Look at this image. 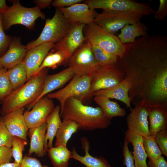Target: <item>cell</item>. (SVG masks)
<instances>
[{"label": "cell", "mask_w": 167, "mask_h": 167, "mask_svg": "<svg viewBox=\"0 0 167 167\" xmlns=\"http://www.w3.org/2000/svg\"><path fill=\"white\" fill-rule=\"evenodd\" d=\"M60 115L63 119H68L78 125L79 130L92 131L105 129L111 124L101 109L84 104L81 101L71 97L65 102Z\"/></svg>", "instance_id": "1"}, {"label": "cell", "mask_w": 167, "mask_h": 167, "mask_svg": "<svg viewBox=\"0 0 167 167\" xmlns=\"http://www.w3.org/2000/svg\"><path fill=\"white\" fill-rule=\"evenodd\" d=\"M48 68L42 70L19 88L13 90L2 102L0 113L3 116L27 106L28 110L40 96Z\"/></svg>", "instance_id": "2"}, {"label": "cell", "mask_w": 167, "mask_h": 167, "mask_svg": "<svg viewBox=\"0 0 167 167\" xmlns=\"http://www.w3.org/2000/svg\"><path fill=\"white\" fill-rule=\"evenodd\" d=\"M83 33L86 40L106 51L121 58L125 51V46L118 36L111 34L94 23L86 25Z\"/></svg>", "instance_id": "3"}, {"label": "cell", "mask_w": 167, "mask_h": 167, "mask_svg": "<svg viewBox=\"0 0 167 167\" xmlns=\"http://www.w3.org/2000/svg\"><path fill=\"white\" fill-rule=\"evenodd\" d=\"M11 2L12 6H8L2 14V23L5 30L17 24L22 25L31 29L33 28L35 21L38 18L45 19V15L36 6L27 8L21 5L19 0Z\"/></svg>", "instance_id": "4"}, {"label": "cell", "mask_w": 167, "mask_h": 167, "mask_svg": "<svg viewBox=\"0 0 167 167\" xmlns=\"http://www.w3.org/2000/svg\"><path fill=\"white\" fill-rule=\"evenodd\" d=\"M91 75H75L63 88L49 93L46 96L50 99H56L59 101L60 111L66 101L70 98L77 99L85 104L93 97L90 92Z\"/></svg>", "instance_id": "5"}, {"label": "cell", "mask_w": 167, "mask_h": 167, "mask_svg": "<svg viewBox=\"0 0 167 167\" xmlns=\"http://www.w3.org/2000/svg\"><path fill=\"white\" fill-rule=\"evenodd\" d=\"M70 25L59 9L56 8L53 17L46 19L45 26L38 38L26 45L28 50L43 43L57 42L65 35Z\"/></svg>", "instance_id": "6"}, {"label": "cell", "mask_w": 167, "mask_h": 167, "mask_svg": "<svg viewBox=\"0 0 167 167\" xmlns=\"http://www.w3.org/2000/svg\"><path fill=\"white\" fill-rule=\"evenodd\" d=\"M143 16L135 13L103 10L101 13L97 14L93 22L114 34L125 25L134 24Z\"/></svg>", "instance_id": "7"}, {"label": "cell", "mask_w": 167, "mask_h": 167, "mask_svg": "<svg viewBox=\"0 0 167 167\" xmlns=\"http://www.w3.org/2000/svg\"><path fill=\"white\" fill-rule=\"evenodd\" d=\"M84 3L92 10L101 9L105 10L133 12L141 14L143 16L154 14L155 11L148 4L131 0H87Z\"/></svg>", "instance_id": "8"}, {"label": "cell", "mask_w": 167, "mask_h": 167, "mask_svg": "<svg viewBox=\"0 0 167 167\" xmlns=\"http://www.w3.org/2000/svg\"><path fill=\"white\" fill-rule=\"evenodd\" d=\"M67 64L78 76L92 75L99 66L93 55L91 44L87 40L75 52Z\"/></svg>", "instance_id": "9"}, {"label": "cell", "mask_w": 167, "mask_h": 167, "mask_svg": "<svg viewBox=\"0 0 167 167\" xmlns=\"http://www.w3.org/2000/svg\"><path fill=\"white\" fill-rule=\"evenodd\" d=\"M124 75L117 64L99 66L91 75L90 92L92 96L96 92L112 88L120 83L124 79Z\"/></svg>", "instance_id": "10"}, {"label": "cell", "mask_w": 167, "mask_h": 167, "mask_svg": "<svg viewBox=\"0 0 167 167\" xmlns=\"http://www.w3.org/2000/svg\"><path fill=\"white\" fill-rule=\"evenodd\" d=\"M85 25L80 23L71 24L64 37L54 44L53 48L62 53L65 58V64L75 52L86 41L83 33Z\"/></svg>", "instance_id": "11"}, {"label": "cell", "mask_w": 167, "mask_h": 167, "mask_svg": "<svg viewBox=\"0 0 167 167\" xmlns=\"http://www.w3.org/2000/svg\"><path fill=\"white\" fill-rule=\"evenodd\" d=\"M54 107L52 99L45 96L36 101L31 110L24 111V115L28 129L38 126L45 122Z\"/></svg>", "instance_id": "12"}, {"label": "cell", "mask_w": 167, "mask_h": 167, "mask_svg": "<svg viewBox=\"0 0 167 167\" xmlns=\"http://www.w3.org/2000/svg\"><path fill=\"white\" fill-rule=\"evenodd\" d=\"M54 43H43L28 50L23 60L27 72V81L36 75L37 71Z\"/></svg>", "instance_id": "13"}, {"label": "cell", "mask_w": 167, "mask_h": 167, "mask_svg": "<svg viewBox=\"0 0 167 167\" xmlns=\"http://www.w3.org/2000/svg\"><path fill=\"white\" fill-rule=\"evenodd\" d=\"M150 110L140 105H135L126 118L128 130L142 137L150 135L148 119Z\"/></svg>", "instance_id": "14"}, {"label": "cell", "mask_w": 167, "mask_h": 167, "mask_svg": "<svg viewBox=\"0 0 167 167\" xmlns=\"http://www.w3.org/2000/svg\"><path fill=\"white\" fill-rule=\"evenodd\" d=\"M71 24L80 23L87 25L93 23L98 13L86 4L80 3L70 7L58 8Z\"/></svg>", "instance_id": "15"}, {"label": "cell", "mask_w": 167, "mask_h": 167, "mask_svg": "<svg viewBox=\"0 0 167 167\" xmlns=\"http://www.w3.org/2000/svg\"><path fill=\"white\" fill-rule=\"evenodd\" d=\"M24 108L12 111L1 117L2 120L10 133L27 141L29 129L24 113Z\"/></svg>", "instance_id": "16"}, {"label": "cell", "mask_w": 167, "mask_h": 167, "mask_svg": "<svg viewBox=\"0 0 167 167\" xmlns=\"http://www.w3.org/2000/svg\"><path fill=\"white\" fill-rule=\"evenodd\" d=\"M75 75L72 70L69 67L56 74L46 75L44 79L42 91L28 111L31 109L39 100L53 91L61 87L70 81Z\"/></svg>", "instance_id": "17"}, {"label": "cell", "mask_w": 167, "mask_h": 167, "mask_svg": "<svg viewBox=\"0 0 167 167\" xmlns=\"http://www.w3.org/2000/svg\"><path fill=\"white\" fill-rule=\"evenodd\" d=\"M28 50L20 38H12L7 50L0 58V63L3 68L10 69L23 61Z\"/></svg>", "instance_id": "18"}, {"label": "cell", "mask_w": 167, "mask_h": 167, "mask_svg": "<svg viewBox=\"0 0 167 167\" xmlns=\"http://www.w3.org/2000/svg\"><path fill=\"white\" fill-rule=\"evenodd\" d=\"M131 87L128 79L126 77L121 83L112 88L94 92L92 96H103L109 99L118 100L124 103L127 107L131 110V99L129 95Z\"/></svg>", "instance_id": "19"}, {"label": "cell", "mask_w": 167, "mask_h": 167, "mask_svg": "<svg viewBox=\"0 0 167 167\" xmlns=\"http://www.w3.org/2000/svg\"><path fill=\"white\" fill-rule=\"evenodd\" d=\"M81 142L82 148L85 152V155L84 156L79 155L75 147H73L72 158L79 162L86 167H112L108 161L104 157H94L90 154L89 142L86 137H82Z\"/></svg>", "instance_id": "20"}, {"label": "cell", "mask_w": 167, "mask_h": 167, "mask_svg": "<svg viewBox=\"0 0 167 167\" xmlns=\"http://www.w3.org/2000/svg\"><path fill=\"white\" fill-rule=\"evenodd\" d=\"M46 129V122L38 126L29 129L27 133L30 139L28 156L34 153L39 157L45 155L44 144Z\"/></svg>", "instance_id": "21"}, {"label": "cell", "mask_w": 167, "mask_h": 167, "mask_svg": "<svg viewBox=\"0 0 167 167\" xmlns=\"http://www.w3.org/2000/svg\"><path fill=\"white\" fill-rule=\"evenodd\" d=\"M133 147V155L135 167H148L147 158L143 144V137L128 130L125 133V138Z\"/></svg>", "instance_id": "22"}, {"label": "cell", "mask_w": 167, "mask_h": 167, "mask_svg": "<svg viewBox=\"0 0 167 167\" xmlns=\"http://www.w3.org/2000/svg\"><path fill=\"white\" fill-rule=\"evenodd\" d=\"M60 112V106H56L46 119L47 129L44 144V149L46 152L49 148L53 146V139L61 124Z\"/></svg>", "instance_id": "23"}, {"label": "cell", "mask_w": 167, "mask_h": 167, "mask_svg": "<svg viewBox=\"0 0 167 167\" xmlns=\"http://www.w3.org/2000/svg\"><path fill=\"white\" fill-rule=\"evenodd\" d=\"M148 119L150 135L154 137L159 132L167 129V110L161 108L150 109Z\"/></svg>", "instance_id": "24"}, {"label": "cell", "mask_w": 167, "mask_h": 167, "mask_svg": "<svg viewBox=\"0 0 167 167\" xmlns=\"http://www.w3.org/2000/svg\"><path fill=\"white\" fill-rule=\"evenodd\" d=\"M148 30L146 26L139 20L133 24L125 25L118 36L123 44L133 42L136 38L146 35Z\"/></svg>", "instance_id": "25"}, {"label": "cell", "mask_w": 167, "mask_h": 167, "mask_svg": "<svg viewBox=\"0 0 167 167\" xmlns=\"http://www.w3.org/2000/svg\"><path fill=\"white\" fill-rule=\"evenodd\" d=\"M93 97L94 101L99 105L109 120L116 117H123L126 115V112L124 109L122 108L117 102L111 101L104 96Z\"/></svg>", "instance_id": "26"}, {"label": "cell", "mask_w": 167, "mask_h": 167, "mask_svg": "<svg viewBox=\"0 0 167 167\" xmlns=\"http://www.w3.org/2000/svg\"><path fill=\"white\" fill-rule=\"evenodd\" d=\"M47 152L54 167H68L72 152L67 146H52L48 149Z\"/></svg>", "instance_id": "27"}, {"label": "cell", "mask_w": 167, "mask_h": 167, "mask_svg": "<svg viewBox=\"0 0 167 167\" xmlns=\"http://www.w3.org/2000/svg\"><path fill=\"white\" fill-rule=\"evenodd\" d=\"M78 130V125L75 122L70 120L63 119L55 136L54 147L67 146L72 135Z\"/></svg>", "instance_id": "28"}, {"label": "cell", "mask_w": 167, "mask_h": 167, "mask_svg": "<svg viewBox=\"0 0 167 167\" xmlns=\"http://www.w3.org/2000/svg\"><path fill=\"white\" fill-rule=\"evenodd\" d=\"M7 74L13 90L19 88L27 81V70L23 61L7 70Z\"/></svg>", "instance_id": "29"}, {"label": "cell", "mask_w": 167, "mask_h": 167, "mask_svg": "<svg viewBox=\"0 0 167 167\" xmlns=\"http://www.w3.org/2000/svg\"><path fill=\"white\" fill-rule=\"evenodd\" d=\"M65 64V57L60 51L53 48L49 52L38 68L36 75L45 68L54 69L58 66Z\"/></svg>", "instance_id": "30"}, {"label": "cell", "mask_w": 167, "mask_h": 167, "mask_svg": "<svg viewBox=\"0 0 167 167\" xmlns=\"http://www.w3.org/2000/svg\"><path fill=\"white\" fill-rule=\"evenodd\" d=\"M91 49L95 60L99 66L116 64L118 58L98 46L91 44Z\"/></svg>", "instance_id": "31"}, {"label": "cell", "mask_w": 167, "mask_h": 167, "mask_svg": "<svg viewBox=\"0 0 167 167\" xmlns=\"http://www.w3.org/2000/svg\"><path fill=\"white\" fill-rule=\"evenodd\" d=\"M143 139L144 148L149 161L156 160L162 156L161 152L154 137L149 135L143 137Z\"/></svg>", "instance_id": "32"}, {"label": "cell", "mask_w": 167, "mask_h": 167, "mask_svg": "<svg viewBox=\"0 0 167 167\" xmlns=\"http://www.w3.org/2000/svg\"><path fill=\"white\" fill-rule=\"evenodd\" d=\"M27 141L17 136H13L11 148L14 162L20 164L23 161V153Z\"/></svg>", "instance_id": "33"}, {"label": "cell", "mask_w": 167, "mask_h": 167, "mask_svg": "<svg viewBox=\"0 0 167 167\" xmlns=\"http://www.w3.org/2000/svg\"><path fill=\"white\" fill-rule=\"evenodd\" d=\"M7 69L0 70V101L2 102L13 91L7 74Z\"/></svg>", "instance_id": "34"}, {"label": "cell", "mask_w": 167, "mask_h": 167, "mask_svg": "<svg viewBox=\"0 0 167 167\" xmlns=\"http://www.w3.org/2000/svg\"><path fill=\"white\" fill-rule=\"evenodd\" d=\"M13 137L0 118V147L11 148Z\"/></svg>", "instance_id": "35"}, {"label": "cell", "mask_w": 167, "mask_h": 167, "mask_svg": "<svg viewBox=\"0 0 167 167\" xmlns=\"http://www.w3.org/2000/svg\"><path fill=\"white\" fill-rule=\"evenodd\" d=\"M2 23V14L0 13V58L8 49L12 38L6 35L4 31Z\"/></svg>", "instance_id": "36"}, {"label": "cell", "mask_w": 167, "mask_h": 167, "mask_svg": "<svg viewBox=\"0 0 167 167\" xmlns=\"http://www.w3.org/2000/svg\"><path fill=\"white\" fill-rule=\"evenodd\" d=\"M162 154L167 156V129L163 130L154 137Z\"/></svg>", "instance_id": "37"}, {"label": "cell", "mask_w": 167, "mask_h": 167, "mask_svg": "<svg viewBox=\"0 0 167 167\" xmlns=\"http://www.w3.org/2000/svg\"><path fill=\"white\" fill-rule=\"evenodd\" d=\"M128 143L125 138L123 146V163L126 167H135L132 154L129 149Z\"/></svg>", "instance_id": "38"}, {"label": "cell", "mask_w": 167, "mask_h": 167, "mask_svg": "<svg viewBox=\"0 0 167 167\" xmlns=\"http://www.w3.org/2000/svg\"><path fill=\"white\" fill-rule=\"evenodd\" d=\"M20 167H49L47 165H42L36 158L31 157L27 154L23 157Z\"/></svg>", "instance_id": "39"}, {"label": "cell", "mask_w": 167, "mask_h": 167, "mask_svg": "<svg viewBox=\"0 0 167 167\" xmlns=\"http://www.w3.org/2000/svg\"><path fill=\"white\" fill-rule=\"evenodd\" d=\"M158 10L154 13L155 18L158 20H164L167 15V0H160Z\"/></svg>", "instance_id": "40"}, {"label": "cell", "mask_w": 167, "mask_h": 167, "mask_svg": "<svg viewBox=\"0 0 167 167\" xmlns=\"http://www.w3.org/2000/svg\"><path fill=\"white\" fill-rule=\"evenodd\" d=\"M12 157L11 148L0 147V165L10 162Z\"/></svg>", "instance_id": "41"}, {"label": "cell", "mask_w": 167, "mask_h": 167, "mask_svg": "<svg viewBox=\"0 0 167 167\" xmlns=\"http://www.w3.org/2000/svg\"><path fill=\"white\" fill-rule=\"evenodd\" d=\"M83 1L82 0H55L52 1L51 5L56 8L67 7Z\"/></svg>", "instance_id": "42"}, {"label": "cell", "mask_w": 167, "mask_h": 167, "mask_svg": "<svg viewBox=\"0 0 167 167\" xmlns=\"http://www.w3.org/2000/svg\"><path fill=\"white\" fill-rule=\"evenodd\" d=\"M147 165L148 167H167V162L164 157L161 156L156 160L149 161Z\"/></svg>", "instance_id": "43"}, {"label": "cell", "mask_w": 167, "mask_h": 167, "mask_svg": "<svg viewBox=\"0 0 167 167\" xmlns=\"http://www.w3.org/2000/svg\"><path fill=\"white\" fill-rule=\"evenodd\" d=\"M35 3L40 9L50 7L53 1L52 0H34Z\"/></svg>", "instance_id": "44"}, {"label": "cell", "mask_w": 167, "mask_h": 167, "mask_svg": "<svg viewBox=\"0 0 167 167\" xmlns=\"http://www.w3.org/2000/svg\"><path fill=\"white\" fill-rule=\"evenodd\" d=\"M5 0H0V13L3 14L8 7Z\"/></svg>", "instance_id": "45"}, {"label": "cell", "mask_w": 167, "mask_h": 167, "mask_svg": "<svg viewBox=\"0 0 167 167\" xmlns=\"http://www.w3.org/2000/svg\"><path fill=\"white\" fill-rule=\"evenodd\" d=\"M0 167H20V164L14 162L0 165Z\"/></svg>", "instance_id": "46"}, {"label": "cell", "mask_w": 167, "mask_h": 167, "mask_svg": "<svg viewBox=\"0 0 167 167\" xmlns=\"http://www.w3.org/2000/svg\"><path fill=\"white\" fill-rule=\"evenodd\" d=\"M3 68V67H2V65L0 63V70H2Z\"/></svg>", "instance_id": "47"}, {"label": "cell", "mask_w": 167, "mask_h": 167, "mask_svg": "<svg viewBox=\"0 0 167 167\" xmlns=\"http://www.w3.org/2000/svg\"><path fill=\"white\" fill-rule=\"evenodd\" d=\"M1 102L0 101V104H1Z\"/></svg>", "instance_id": "48"}]
</instances>
